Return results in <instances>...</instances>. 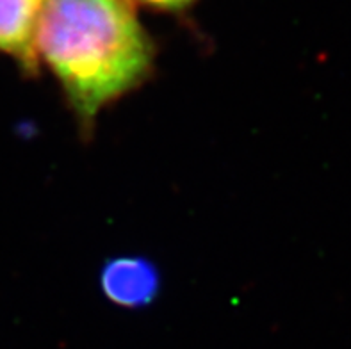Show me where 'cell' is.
<instances>
[{
	"instance_id": "obj_4",
	"label": "cell",
	"mask_w": 351,
	"mask_h": 349,
	"mask_svg": "<svg viewBox=\"0 0 351 349\" xmlns=\"http://www.w3.org/2000/svg\"><path fill=\"white\" fill-rule=\"evenodd\" d=\"M136 2L160 11H182L189 8L195 0H136Z\"/></svg>"
},
{
	"instance_id": "obj_1",
	"label": "cell",
	"mask_w": 351,
	"mask_h": 349,
	"mask_svg": "<svg viewBox=\"0 0 351 349\" xmlns=\"http://www.w3.org/2000/svg\"><path fill=\"white\" fill-rule=\"evenodd\" d=\"M36 53L86 128L104 107L139 88L154 68V43L132 0H50Z\"/></svg>"
},
{
	"instance_id": "obj_2",
	"label": "cell",
	"mask_w": 351,
	"mask_h": 349,
	"mask_svg": "<svg viewBox=\"0 0 351 349\" xmlns=\"http://www.w3.org/2000/svg\"><path fill=\"white\" fill-rule=\"evenodd\" d=\"M50 0H0V53L36 73V38Z\"/></svg>"
},
{
	"instance_id": "obj_3",
	"label": "cell",
	"mask_w": 351,
	"mask_h": 349,
	"mask_svg": "<svg viewBox=\"0 0 351 349\" xmlns=\"http://www.w3.org/2000/svg\"><path fill=\"white\" fill-rule=\"evenodd\" d=\"M100 287L114 305L145 306L156 300L160 276L156 265L147 258L120 256L104 265Z\"/></svg>"
}]
</instances>
